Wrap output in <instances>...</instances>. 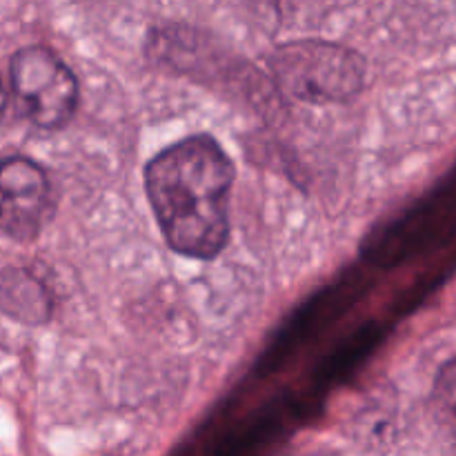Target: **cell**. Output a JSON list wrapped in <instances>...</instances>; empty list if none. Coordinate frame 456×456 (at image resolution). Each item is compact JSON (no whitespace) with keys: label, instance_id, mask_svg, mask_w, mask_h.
I'll use <instances>...</instances> for the list:
<instances>
[{"label":"cell","instance_id":"277c9868","mask_svg":"<svg viewBox=\"0 0 456 456\" xmlns=\"http://www.w3.org/2000/svg\"><path fill=\"white\" fill-rule=\"evenodd\" d=\"M56 209L52 181L27 156H0V232L18 243L43 234Z\"/></svg>","mask_w":456,"mask_h":456},{"label":"cell","instance_id":"8992f818","mask_svg":"<svg viewBox=\"0 0 456 456\" xmlns=\"http://www.w3.org/2000/svg\"><path fill=\"white\" fill-rule=\"evenodd\" d=\"M4 107H7V92H4V85H3V78H0V120H3V114H4Z\"/></svg>","mask_w":456,"mask_h":456},{"label":"cell","instance_id":"7a4b0ae2","mask_svg":"<svg viewBox=\"0 0 456 456\" xmlns=\"http://www.w3.org/2000/svg\"><path fill=\"white\" fill-rule=\"evenodd\" d=\"M272 71L285 92L298 101H347L363 87L365 67L361 58L341 45L292 43L272 58Z\"/></svg>","mask_w":456,"mask_h":456},{"label":"cell","instance_id":"6da1fadb","mask_svg":"<svg viewBox=\"0 0 456 456\" xmlns=\"http://www.w3.org/2000/svg\"><path fill=\"white\" fill-rule=\"evenodd\" d=\"M234 176L230 154L209 134L181 138L145 165L147 199L174 252L212 261L225 249Z\"/></svg>","mask_w":456,"mask_h":456},{"label":"cell","instance_id":"5b68a950","mask_svg":"<svg viewBox=\"0 0 456 456\" xmlns=\"http://www.w3.org/2000/svg\"><path fill=\"white\" fill-rule=\"evenodd\" d=\"M430 410L445 439L456 448V356L445 361L436 372L430 392Z\"/></svg>","mask_w":456,"mask_h":456},{"label":"cell","instance_id":"3957f363","mask_svg":"<svg viewBox=\"0 0 456 456\" xmlns=\"http://www.w3.org/2000/svg\"><path fill=\"white\" fill-rule=\"evenodd\" d=\"M12 94L20 114L40 129H61L78 107L74 71L47 47L29 45L13 53Z\"/></svg>","mask_w":456,"mask_h":456}]
</instances>
